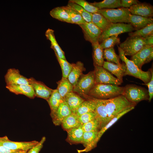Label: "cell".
<instances>
[{
    "mask_svg": "<svg viewBox=\"0 0 153 153\" xmlns=\"http://www.w3.org/2000/svg\"><path fill=\"white\" fill-rule=\"evenodd\" d=\"M102 100L107 114L108 122L122 112L129 109L132 110L136 105L128 101L123 95Z\"/></svg>",
    "mask_w": 153,
    "mask_h": 153,
    "instance_id": "obj_1",
    "label": "cell"
},
{
    "mask_svg": "<svg viewBox=\"0 0 153 153\" xmlns=\"http://www.w3.org/2000/svg\"><path fill=\"white\" fill-rule=\"evenodd\" d=\"M124 87L110 84H95L88 96L97 99L105 100L122 95Z\"/></svg>",
    "mask_w": 153,
    "mask_h": 153,
    "instance_id": "obj_2",
    "label": "cell"
},
{
    "mask_svg": "<svg viewBox=\"0 0 153 153\" xmlns=\"http://www.w3.org/2000/svg\"><path fill=\"white\" fill-rule=\"evenodd\" d=\"M118 48L119 58L124 62L126 67L125 76H131L141 80L144 84L147 83L150 81L152 76V73L150 70L144 71L139 69L133 62L126 57L123 51L121 48L119 46Z\"/></svg>",
    "mask_w": 153,
    "mask_h": 153,
    "instance_id": "obj_3",
    "label": "cell"
},
{
    "mask_svg": "<svg viewBox=\"0 0 153 153\" xmlns=\"http://www.w3.org/2000/svg\"><path fill=\"white\" fill-rule=\"evenodd\" d=\"M98 12L105 17L110 23H129L130 13L128 8L120 7L115 9H99Z\"/></svg>",
    "mask_w": 153,
    "mask_h": 153,
    "instance_id": "obj_4",
    "label": "cell"
},
{
    "mask_svg": "<svg viewBox=\"0 0 153 153\" xmlns=\"http://www.w3.org/2000/svg\"><path fill=\"white\" fill-rule=\"evenodd\" d=\"M122 95L128 101L136 105L141 101L148 100L149 97L147 89L134 84H128L124 87Z\"/></svg>",
    "mask_w": 153,
    "mask_h": 153,
    "instance_id": "obj_5",
    "label": "cell"
},
{
    "mask_svg": "<svg viewBox=\"0 0 153 153\" xmlns=\"http://www.w3.org/2000/svg\"><path fill=\"white\" fill-rule=\"evenodd\" d=\"M145 44V38L139 36H129L119 46L125 56H132L140 50Z\"/></svg>",
    "mask_w": 153,
    "mask_h": 153,
    "instance_id": "obj_6",
    "label": "cell"
},
{
    "mask_svg": "<svg viewBox=\"0 0 153 153\" xmlns=\"http://www.w3.org/2000/svg\"><path fill=\"white\" fill-rule=\"evenodd\" d=\"M95 84L94 71H90L86 75H82L77 83L74 87L73 92L86 97Z\"/></svg>",
    "mask_w": 153,
    "mask_h": 153,
    "instance_id": "obj_7",
    "label": "cell"
},
{
    "mask_svg": "<svg viewBox=\"0 0 153 153\" xmlns=\"http://www.w3.org/2000/svg\"><path fill=\"white\" fill-rule=\"evenodd\" d=\"M135 30L130 24L111 23L109 27L103 31L99 40V43L110 36L118 35L126 32H130Z\"/></svg>",
    "mask_w": 153,
    "mask_h": 153,
    "instance_id": "obj_8",
    "label": "cell"
},
{
    "mask_svg": "<svg viewBox=\"0 0 153 153\" xmlns=\"http://www.w3.org/2000/svg\"><path fill=\"white\" fill-rule=\"evenodd\" d=\"M95 83L110 84L118 86L122 83L102 67L94 65Z\"/></svg>",
    "mask_w": 153,
    "mask_h": 153,
    "instance_id": "obj_9",
    "label": "cell"
},
{
    "mask_svg": "<svg viewBox=\"0 0 153 153\" xmlns=\"http://www.w3.org/2000/svg\"><path fill=\"white\" fill-rule=\"evenodd\" d=\"M153 59V46L144 45L140 50L131 56L130 60L140 69L143 65Z\"/></svg>",
    "mask_w": 153,
    "mask_h": 153,
    "instance_id": "obj_10",
    "label": "cell"
},
{
    "mask_svg": "<svg viewBox=\"0 0 153 153\" xmlns=\"http://www.w3.org/2000/svg\"><path fill=\"white\" fill-rule=\"evenodd\" d=\"M39 141H14L9 140L7 136L0 137V145L14 150L28 151L35 146Z\"/></svg>",
    "mask_w": 153,
    "mask_h": 153,
    "instance_id": "obj_11",
    "label": "cell"
},
{
    "mask_svg": "<svg viewBox=\"0 0 153 153\" xmlns=\"http://www.w3.org/2000/svg\"><path fill=\"white\" fill-rule=\"evenodd\" d=\"M81 28L85 40L92 44L99 42L102 31L92 22H85L79 25Z\"/></svg>",
    "mask_w": 153,
    "mask_h": 153,
    "instance_id": "obj_12",
    "label": "cell"
},
{
    "mask_svg": "<svg viewBox=\"0 0 153 153\" xmlns=\"http://www.w3.org/2000/svg\"><path fill=\"white\" fill-rule=\"evenodd\" d=\"M30 84L33 90L35 97L47 100L50 96L53 90L42 82L37 80L33 77L28 78Z\"/></svg>",
    "mask_w": 153,
    "mask_h": 153,
    "instance_id": "obj_13",
    "label": "cell"
},
{
    "mask_svg": "<svg viewBox=\"0 0 153 153\" xmlns=\"http://www.w3.org/2000/svg\"><path fill=\"white\" fill-rule=\"evenodd\" d=\"M5 78L6 85L30 84L28 78L21 75L19 71L15 68L8 69Z\"/></svg>",
    "mask_w": 153,
    "mask_h": 153,
    "instance_id": "obj_14",
    "label": "cell"
},
{
    "mask_svg": "<svg viewBox=\"0 0 153 153\" xmlns=\"http://www.w3.org/2000/svg\"><path fill=\"white\" fill-rule=\"evenodd\" d=\"M129 9L132 14L145 17L153 16V7L149 4L138 3L132 5Z\"/></svg>",
    "mask_w": 153,
    "mask_h": 153,
    "instance_id": "obj_15",
    "label": "cell"
},
{
    "mask_svg": "<svg viewBox=\"0 0 153 153\" xmlns=\"http://www.w3.org/2000/svg\"><path fill=\"white\" fill-rule=\"evenodd\" d=\"M6 88L10 92L16 95H23L31 99L36 97L33 88L30 84L6 85Z\"/></svg>",
    "mask_w": 153,
    "mask_h": 153,
    "instance_id": "obj_16",
    "label": "cell"
},
{
    "mask_svg": "<svg viewBox=\"0 0 153 153\" xmlns=\"http://www.w3.org/2000/svg\"><path fill=\"white\" fill-rule=\"evenodd\" d=\"M102 67L115 75L119 80L123 82V78L125 76L126 69L124 63L118 65L112 62L104 61Z\"/></svg>",
    "mask_w": 153,
    "mask_h": 153,
    "instance_id": "obj_17",
    "label": "cell"
},
{
    "mask_svg": "<svg viewBox=\"0 0 153 153\" xmlns=\"http://www.w3.org/2000/svg\"><path fill=\"white\" fill-rule=\"evenodd\" d=\"M129 23L135 30H138L147 25L153 23L152 17H145L132 14H130Z\"/></svg>",
    "mask_w": 153,
    "mask_h": 153,
    "instance_id": "obj_18",
    "label": "cell"
},
{
    "mask_svg": "<svg viewBox=\"0 0 153 153\" xmlns=\"http://www.w3.org/2000/svg\"><path fill=\"white\" fill-rule=\"evenodd\" d=\"M93 99L96 104L94 111L96 115V118L99 121L102 128L108 123L107 114L105 106L102 100Z\"/></svg>",
    "mask_w": 153,
    "mask_h": 153,
    "instance_id": "obj_19",
    "label": "cell"
},
{
    "mask_svg": "<svg viewBox=\"0 0 153 153\" xmlns=\"http://www.w3.org/2000/svg\"><path fill=\"white\" fill-rule=\"evenodd\" d=\"M64 101L57 89L53 90L50 96L47 100L50 107V115L52 120L55 117L60 105Z\"/></svg>",
    "mask_w": 153,
    "mask_h": 153,
    "instance_id": "obj_20",
    "label": "cell"
},
{
    "mask_svg": "<svg viewBox=\"0 0 153 153\" xmlns=\"http://www.w3.org/2000/svg\"><path fill=\"white\" fill-rule=\"evenodd\" d=\"M72 112L75 113L80 105L85 100L78 95L72 92L68 93L63 98Z\"/></svg>",
    "mask_w": 153,
    "mask_h": 153,
    "instance_id": "obj_21",
    "label": "cell"
},
{
    "mask_svg": "<svg viewBox=\"0 0 153 153\" xmlns=\"http://www.w3.org/2000/svg\"><path fill=\"white\" fill-rule=\"evenodd\" d=\"M72 69L67 78L74 87L82 75L83 71L85 69L83 64L80 61H78L75 63H72Z\"/></svg>",
    "mask_w": 153,
    "mask_h": 153,
    "instance_id": "obj_22",
    "label": "cell"
},
{
    "mask_svg": "<svg viewBox=\"0 0 153 153\" xmlns=\"http://www.w3.org/2000/svg\"><path fill=\"white\" fill-rule=\"evenodd\" d=\"M72 113L66 103L64 101L60 104L57 110L55 117L52 120L53 123L56 126L61 124L63 119Z\"/></svg>",
    "mask_w": 153,
    "mask_h": 153,
    "instance_id": "obj_23",
    "label": "cell"
},
{
    "mask_svg": "<svg viewBox=\"0 0 153 153\" xmlns=\"http://www.w3.org/2000/svg\"><path fill=\"white\" fill-rule=\"evenodd\" d=\"M45 35L47 39L50 42V47L53 50L55 54H56L60 58L66 60L64 52L59 45L56 39L54 30L48 28L45 32Z\"/></svg>",
    "mask_w": 153,
    "mask_h": 153,
    "instance_id": "obj_24",
    "label": "cell"
},
{
    "mask_svg": "<svg viewBox=\"0 0 153 153\" xmlns=\"http://www.w3.org/2000/svg\"><path fill=\"white\" fill-rule=\"evenodd\" d=\"M68 141L72 143H83V137L84 131L82 125L78 127L71 128L67 130Z\"/></svg>",
    "mask_w": 153,
    "mask_h": 153,
    "instance_id": "obj_25",
    "label": "cell"
},
{
    "mask_svg": "<svg viewBox=\"0 0 153 153\" xmlns=\"http://www.w3.org/2000/svg\"><path fill=\"white\" fill-rule=\"evenodd\" d=\"M50 14L54 18L61 21L71 23L70 16L63 6L54 8L50 10Z\"/></svg>",
    "mask_w": 153,
    "mask_h": 153,
    "instance_id": "obj_26",
    "label": "cell"
},
{
    "mask_svg": "<svg viewBox=\"0 0 153 153\" xmlns=\"http://www.w3.org/2000/svg\"><path fill=\"white\" fill-rule=\"evenodd\" d=\"M77 109L75 114L78 116L95 111L96 104L93 98L88 96Z\"/></svg>",
    "mask_w": 153,
    "mask_h": 153,
    "instance_id": "obj_27",
    "label": "cell"
},
{
    "mask_svg": "<svg viewBox=\"0 0 153 153\" xmlns=\"http://www.w3.org/2000/svg\"><path fill=\"white\" fill-rule=\"evenodd\" d=\"M131 110L130 109L127 110L120 113L109 121L99 130L98 132L97 137L93 144V149L96 147L98 142L106 131L116 123L121 117Z\"/></svg>",
    "mask_w": 153,
    "mask_h": 153,
    "instance_id": "obj_28",
    "label": "cell"
},
{
    "mask_svg": "<svg viewBox=\"0 0 153 153\" xmlns=\"http://www.w3.org/2000/svg\"><path fill=\"white\" fill-rule=\"evenodd\" d=\"M92 45L94 65L102 67L104 62L103 50L100 47L99 42L92 44Z\"/></svg>",
    "mask_w": 153,
    "mask_h": 153,
    "instance_id": "obj_29",
    "label": "cell"
},
{
    "mask_svg": "<svg viewBox=\"0 0 153 153\" xmlns=\"http://www.w3.org/2000/svg\"><path fill=\"white\" fill-rule=\"evenodd\" d=\"M57 83V89L63 99L68 93L73 92L74 86L67 78L62 77L61 79Z\"/></svg>",
    "mask_w": 153,
    "mask_h": 153,
    "instance_id": "obj_30",
    "label": "cell"
},
{
    "mask_svg": "<svg viewBox=\"0 0 153 153\" xmlns=\"http://www.w3.org/2000/svg\"><path fill=\"white\" fill-rule=\"evenodd\" d=\"M61 124L63 128L66 130L78 127L82 125L78 120V116L73 113L65 117Z\"/></svg>",
    "mask_w": 153,
    "mask_h": 153,
    "instance_id": "obj_31",
    "label": "cell"
},
{
    "mask_svg": "<svg viewBox=\"0 0 153 153\" xmlns=\"http://www.w3.org/2000/svg\"><path fill=\"white\" fill-rule=\"evenodd\" d=\"M90 3L99 9H114L122 7L120 0H104L99 2Z\"/></svg>",
    "mask_w": 153,
    "mask_h": 153,
    "instance_id": "obj_32",
    "label": "cell"
},
{
    "mask_svg": "<svg viewBox=\"0 0 153 153\" xmlns=\"http://www.w3.org/2000/svg\"><path fill=\"white\" fill-rule=\"evenodd\" d=\"M92 22L102 31L107 29L111 23L103 16L98 12L92 14Z\"/></svg>",
    "mask_w": 153,
    "mask_h": 153,
    "instance_id": "obj_33",
    "label": "cell"
},
{
    "mask_svg": "<svg viewBox=\"0 0 153 153\" xmlns=\"http://www.w3.org/2000/svg\"><path fill=\"white\" fill-rule=\"evenodd\" d=\"M67 5L77 12L85 22H92V14L86 10L80 5L69 1Z\"/></svg>",
    "mask_w": 153,
    "mask_h": 153,
    "instance_id": "obj_34",
    "label": "cell"
},
{
    "mask_svg": "<svg viewBox=\"0 0 153 153\" xmlns=\"http://www.w3.org/2000/svg\"><path fill=\"white\" fill-rule=\"evenodd\" d=\"M103 57L107 61L114 63L118 65L121 64L120 58L116 53L114 48L105 49L103 50Z\"/></svg>",
    "mask_w": 153,
    "mask_h": 153,
    "instance_id": "obj_35",
    "label": "cell"
},
{
    "mask_svg": "<svg viewBox=\"0 0 153 153\" xmlns=\"http://www.w3.org/2000/svg\"><path fill=\"white\" fill-rule=\"evenodd\" d=\"M63 7L70 16L71 24H77L79 25L86 22L75 10L67 5Z\"/></svg>",
    "mask_w": 153,
    "mask_h": 153,
    "instance_id": "obj_36",
    "label": "cell"
},
{
    "mask_svg": "<svg viewBox=\"0 0 153 153\" xmlns=\"http://www.w3.org/2000/svg\"><path fill=\"white\" fill-rule=\"evenodd\" d=\"M129 36H139L145 38L153 35V23L150 24L134 32H130L128 34Z\"/></svg>",
    "mask_w": 153,
    "mask_h": 153,
    "instance_id": "obj_37",
    "label": "cell"
},
{
    "mask_svg": "<svg viewBox=\"0 0 153 153\" xmlns=\"http://www.w3.org/2000/svg\"><path fill=\"white\" fill-rule=\"evenodd\" d=\"M84 132H98L101 128L100 123L97 118L82 125Z\"/></svg>",
    "mask_w": 153,
    "mask_h": 153,
    "instance_id": "obj_38",
    "label": "cell"
},
{
    "mask_svg": "<svg viewBox=\"0 0 153 153\" xmlns=\"http://www.w3.org/2000/svg\"><path fill=\"white\" fill-rule=\"evenodd\" d=\"M118 36H112L105 39L99 44L100 47L103 50L114 48L115 45L120 43V38Z\"/></svg>",
    "mask_w": 153,
    "mask_h": 153,
    "instance_id": "obj_39",
    "label": "cell"
},
{
    "mask_svg": "<svg viewBox=\"0 0 153 153\" xmlns=\"http://www.w3.org/2000/svg\"><path fill=\"white\" fill-rule=\"evenodd\" d=\"M55 54L61 68L62 77L67 78L72 69V63H70L66 60L61 59L56 54Z\"/></svg>",
    "mask_w": 153,
    "mask_h": 153,
    "instance_id": "obj_40",
    "label": "cell"
},
{
    "mask_svg": "<svg viewBox=\"0 0 153 153\" xmlns=\"http://www.w3.org/2000/svg\"><path fill=\"white\" fill-rule=\"evenodd\" d=\"M69 1L76 4L86 10L92 14L98 12L99 9L84 0H70Z\"/></svg>",
    "mask_w": 153,
    "mask_h": 153,
    "instance_id": "obj_41",
    "label": "cell"
},
{
    "mask_svg": "<svg viewBox=\"0 0 153 153\" xmlns=\"http://www.w3.org/2000/svg\"><path fill=\"white\" fill-rule=\"evenodd\" d=\"M78 119L81 125L89 122L96 118L95 111L88 112L78 116Z\"/></svg>",
    "mask_w": 153,
    "mask_h": 153,
    "instance_id": "obj_42",
    "label": "cell"
},
{
    "mask_svg": "<svg viewBox=\"0 0 153 153\" xmlns=\"http://www.w3.org/2000/svg\"><path fill=\"white\" fill-rule=\"evenodd\" d=\"M46 139L45 137H42L40 141L35 146L29 150L27 153H39L42 148Z\"/></svg>",
    "mask_w": 153,
    "mask_h": 153,
    "instance_id": "obj_43",
    "label": "cell"
},
{
    "mask_svg": "<svg viewBox=\"0 0 153 153\" xmlns=\"http://www.w3.org/2000/svg\"><path fill=\"white\" fill-rule=\"evenodd\" d=\"M152 73V76L150 81L147 84H142L147 85L148 88V93L149 96L148 101L150 102L153 97V67L149 69Z\"/></svg>",
    "mask_w": 153,
    "mask_h": 153,
    "instance_id": "obj_44",
    "label": "cell"
},
{
    "mask_svg": "<svg viewBox=\"0 0 153 153\" xmlns=\"http://www.w3.org/2000/svg\"><path fill=\"white\" fill-rule=\"evenodd\" d=\"M137 0H121L122 7L129 8L132 5L139 3Z\"/></svg>",
    "mask_w": 153,
    "mask_h": 153,
    "instance_id": "obj_45",
    "label": "cell"
},
{
    "mask_svg": "<svg viewBox=\"0 0 153 153\" xmlns=\"http://www.w3.org/2000/svg\"><path fill=\"white\" fill-rule=\"evenodd\" d=\"M19 150H14L10 149L2 146L0 145V153H14Z\"/></svg>",
    "mask_w": 153,
    "mask_h": 153,
    "instance_id": "obj_46",
    "label": "cell"
},
{
    "mask_svg": "<svg viewBox=\"0 0 153 153\" xmlns=\"http://www.w3.org/2000/svg\"><path fill=\"white\" fill-rule=\"evenodd\" d=\"M145 38L146 45L153 46V35L148 36Z\"/></svg>",
    "mask_w": 153,
    "mask_h": 153,
    "instance_id": "obj_47",
    "label": "cell"
},
{
    "mask_svg": "<svg viewBox=\"0 0 153 153\" xmlns=\"http://www.w3.org/2000/svg\"><path fill=\"white\" fill-rule=\"evenodd\" d=\"M27 151H21L14 153H27Z\"/></svg>",
    "mask_w": 153,
    "mask_h": 153,
    "instance_id": "obj_48",
    "label": "cell"
}]
</instances>
